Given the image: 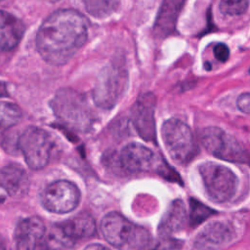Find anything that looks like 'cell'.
Here are the masks:
<instances>
[{
  "label": "cell",
  "mask_w": 250,
  "mask_h": 250,
  "mask_svg": "<svg viewBox=\"0 0 250 250\" xmlns=\"http://www.w3.org/2000/svg\"><path fill=\"white\" fill-rule=\"evenodd\" d=\"M24 29V24L18 18L0 11V51L14 49L20 43Z\"/></svg>",
  "instance_id": "e0dca14e"
},
{
  "label": "cell",
  "mask_w": 250,
  "mask_h": 250,
  "mask_svg": "<svg viewBox=\"0 0 250 250\" xmlns=\"http://www.w3.org/2000/svg\"><path fill=\"white\" fill-rule=\"evenodd\" d=\"M198 171L205 191L213 201L224 203L233 196L237 177L230 169L215 162H205L198 166Z\"/></svg>",
  "instance_id": "52a82bcc"
},
{
  "label": "cell",
  "mask_w": 250,
  "mask_h": 250,
  "mask_svg": "<svg viewBox=\"0 0 250 250\" xmlns=\"http://www.w3.org/2000/svg\"><path fill=\"white\" fill-rule=\"evenodd\" d=\"M215 211L200 202L195 198L189 199V212H188V223L190 227L195 228L201 223L206 221Z\"/></svg>",
  "instance_id": "7402d4cb"
},
{
  "label": "cell",
  "mask_w": 250,
  "mask_h": 250,
  "mask_svg": "<svg viewBox=\"0 0 250 250\" xmlns=\"http://www.w3.org/2000/svg\"><path fill=\"white\" fill-rule=\"evenodd\" d=\"M0 250H6V243L2 235H0Z\"/></svg>",
  "instance_id": "83f0119b"
},
{
  "label": "cell",
  "mask_w": 250,
  "mask_h": 250,
  "mask_svg": "<svg viewBox=\"0 0 250 250\" xmlns=\"http://www.w3.org/2000/svg\"><path fill=\"white\" fill-rule=\"evenodd\" d=\"M249 0H220L219 10L226 16H240L246 13Z\"/></svg>",
  "instance_id": "603a6c76"
},
{
  "label": "cell",
  "mask_w": 250,
  "mask_h": 250,
  "mask_svg": "<svg viewBox=\"0 0 250 250\" xmlns=\"http://www.w3.org/2000/svg\"><path fill=\"white\" fill-rule=\"evenodd\" d=\"M88 37L86 19L77 11L62 9L51 14L36 34V48L50 64L69 62L82 48Z\"/></svg>",
  "instance_id": "6da1fadb"
},
{
  "label": "cell",
  "mask_w": 250,
  "mask_h": 250,
  "mask_svg": "<svg viewBox=\"0 0 250 250\" xmlns=\"http://www.w3.org/2000/svg\"><path fill=\"white\" fill-rule=\"evenodd\" d=\"M80 202V190L69 181L61 180L50 184L43 191L42 204L52 213L64 214L74 210Z\"/></svg>",
  "instance_id": "9c48e42d"
},
{
  "label": "cell",
  "mask_w": 250,
  "mask_h": 250,
  "mask_svg": "<svg viewBox=\"0 0 250 250\" xmlns=\"http://www.w3.org/2000/svg\"><path fill=\"white\" fill-rule=\"evenodd\" d=\"M73 244L74 240L65 235L59 225H55L48 233L46 232L44 246L48 250H70Z\"/></svg>",
  "instance_id": "ffe728a7"
},
{
  "label": "cell",
  "mask_w": 250,
  "mask_h": 250,
  "mask_svg": "<svg viewBox=\"0 0 250 250\" xmlns=\"http://www.w3.org/2000/svg\"><path fill=\"white\" fill-rule=\"evenodd\" d=\"M201 144L213 156L229 162L250 164V151L233 136L215 126L205 128Z\"/></svg>",
  "instance_id": "5b68a950"
},
{
  "label": "cell",
  "mask_w": 250,
  "mask_h": 250,
  "mask_svg": "<svg viewBox=\"0 0 250 250\" xmlns=\"http://www.w3.org/2000/svg\"><path fill=\"white\" fill-rule=\"evenodd\" d=\"M119 162L121 167L129 173L146 172L154 167L156 156L147 146L131 143L121 149Z\"/></svg>",
  "instance_id": "4fadbf2b"
},
{
  "label": "cell",
  "mask_w": 250,
  "mask_h": 250,
  "mask_svg": "<svg viewBox=\"0 0 250 250\" xmlns=\"http://www.w3.org/2000/svg\"><path fill=\"white\" fill-rule=\"evenodd\" d=\"M47 1H49V2H57L59 0H47Z\"/></svg>",
  "instance_id": "f1b7e54d"
},
{
  "label": "cell",
  "mask_w": 250,
  "mask_h": 250,
  "mask_svg": "<svg viewBox=\"0 0 250 250\" xmlns=\"http://www.w3.org/2000/svg\"><path fill=\"white\" fill-rule=\"evenodd\" d=\"M234 239L233 228L228 222L215 221L206 225L195 236L197 250H219Z\"/></svg>",
  "instance_id": "7c38bea8"
},
{
  "label": "cell",
  "mask_w": 250,
  "mask_h": 250,
  "mask_svg": "<svg viewBox=\"0 0 250 250\" xmlns=\"http://www.w3.org/2000/svg\"><path fill=\"white\" fill-rule=\"evenodd\" d=\"M18 146L30 169L40 170L48 164L52 142L47 131L35 126L25 128L19 137Z\"/></svg>",
  "instance_id": "ba28073f"
},
{
  "label": "cell",
  "mask_w": 250,
  "mask_h": 250,
  "mask_svg": "<svg viewBox=\"0 0 250 250\" xmlns=\"http://www.w3.org/2000/svg\"><path fill=\"white\" fill-rule=\"evenodd\" d=\"M51 107L62 122L77 131L89 130L94 122L86 98L75 90L69 88L59 90L51 101Z\"/></svg>",
  "instance_id": "3957f363"
},
{
  "label": "cell",
  "mask_w": 250,
  "mask_h": 250,
  "mask_svg": "<svg viewBox=\"0 0 250 250\" xmlns=\"http://www.w3.org/2000/svg\"><path fill=\"white\" fill-rule=\"evenodd\" d=\"M100 227L104 239L118 249L149 250L155 241L146 229L134 225L118 212L107 213Z\"/></svg>",
  "instance_id": "7a4b0ae2"
},
{
  "label": "cell",
  "mask_w": 250,
  "mask_h": 250,
  "mask_svg": "<svg viewBox=\"0 0 250 250\" xmlns=\"http://www.w3.org/2000/svg\"><path fill=\"white\" fill-rule=\"evenodd\" d=\"M21 118V111L16 104L0 101V133L17 125Z\"/></svg>",
  "instance_id": "44dd1931"
},
{
  "label": "cell",
  "mask_w": 250,
  "mask_h": 250,
  "mask_svg": "<svg viewBox=\"0 0 250 250\" xmlns=\"http://www.w3.org/2000/svg\"><path fill=\"white\" fill-rule=\"evenodd\" d=\"M187 0H162L153 25V33L158 38L171 35L175 29L179 15Z\"/></svg>",
  "instance_id": "9a60e30c"
},
{
  "label": "cell",
  "mask_w": 250,
  "mask_h": 250,
  "mask_svg": "<svg viewBox=\"0 0 250 250\" xmlns=\"http://www.w3.org/2000/svg\"><path fill=\"white\" fill-rule=\"evenodd\" d=\"M59 226L64 234L72 240L91 237L97 231L95 219L87 212L79 213Z\"/></svg>",
  "instance_id": "ac0fdd59"
},
{
  "label": "cell",
  "mask_w": 250,
  "mask_h": 250,
  "mask_svg": "<svg viewBox=\"0 0 250 250\" xmlns=\"http://www.w3.org/2000/svg\"><path fill=\"white\" fill-rule=\"evenodd\" d=\"M249 73H250V68H249Z\"/></svg>",
  "instance_id": "f546056e"
},
{
  "label": "cell",
  "mask_w": 250,
  "mask_h": 250,
  "mask_svg": "<svg viewBox=\"0 0 250 250\" xmlns=\"http://www.w3.org/2000/svg\"><path fill=\"white\" fill-rule=\"evenodd\" d=\"M0 1H1V0H0Z\"/></svg>",
  "instance_id": "4dcf8cb0"
},
{
  "label": "cell",
  "mask_w": 250,
  "mask_h": 250,
  "mask_svg": "<svg viewBox=\"0 0 250 250\" xmlns=\"http://www.w3.org/2000/svg\"><path fill=\"white\" fill-rule=\"evenodd\" d=\"M236 105L243 113L250 114V93L241 94L236 100Z\"/></svg>",
  "instance_id": "d4e9b609"
},
{
  "label": "cell",
  "mask_w": 250,
  "mask_h": 250,
  "mask_svg": "<svg viewBox=\"0 0 250 250\" xmlns=\"http://www.w3.org/2000/svg\"><path fill=\"white\" fill-rule=\"evenodd\" d=\"M0 187L14 198L23 197L29 189V178L19 164L11 163L0 169Z\"/></svg>",
  "instance_id": "5bb4252c"
},
{
  "label": "cell",
  "mask_w": 250,
  "mask_h": 250,
  "mask_svg": "<svg viewBox=\"0 0 250 250\" xmlns=\"http://www.w3.org/2000/svg\"><path fill=\"white\" fill-rule=\"evenodd\" d=\"M161 136L170 157L180 165L190 162L197 153V146L190 128L177 118L166 120L161 127Z\"/></svg>",
  "instance_id": "277c9868"
},
{
  "label": "cell",
  "mask_w": 250,
  "mask_h": 250,
  "mask_svg": "<svg viewBox=\"0 0 250 250\" xmlns=\"http://www.w3.org/2000/svg\"><path fill=\"white\" fill-rule=\"evenodd\" d=\"M188 221V213L182 199L172 201L163 214L159 226L158 233L160 237H170L173 233L182 230Z\"/></svg>",
  "instance_id": "2e32d148"
},
{
  "label": "cell",
  "mask_w": 250,
  "mask_h": 250,
  "mask_svg": "<svg viewBox=\"0 0 250 250\" xmlns=\"http://www.w3.org/2000/svg\"><path fill=\"white\" fill-rule=\"evenodd\" d=\"M156 99L153 94L146 93L139 97L131 110L133 125L139 135L147 142L155 140V110Z\"/></svg>",
  "instance_id": "8fae6325"
},
{
  "label": "cell",
  "mask_w": 250,
  "mask_h": 250,
  "mask_svg": "<svg viewBox=\"0 0 250 250\" xmlns=\"http://www.w3.org/2000/svg\"><path fill=\"white\" fill-rule=\"evenodd\" d=\"M7 95H8L7 86H6V84L4 82L0 81V98L4 97V96H7Z\"/></svg>",
  "instance_id": "4316f807"
},
{
  "label": "cell",
  "mask_w": 250,
  "mask_h": 250,
  "mask_svg": "<svg viewBox=\"0 0 250 250\" xmlns=\"http://www.w3.org/2000/svg\"><path fill=\"white\" fill-rule=\"evenodd\" d=\"M46 228L35 216L21 220L14 231V250H41L45 245Z\"/></svg>",
  "instance_id": "30bf717a"
},
{
  "label": "cell",
  "mask_w": 250,
  "mask_h": 250,
  "mask_svg": "<svg viewBox=\"0 0 250 250\" xmlns=\"http://www.w3.org/2000/svg\"><path fill=\"white\" fill-rule=\"evenodd\" d=\"M85 10L97 19H104L115 12L119 0H82Z\"/></svg>",
  "instance_id": "d6986e66"
},
{
  "label": "cell",
  "mask_w": 250,
  "mask_h": 250,
  "mask_svg": "<svg viewBox=\"0 0 250 250\" xmlns=\"http://www.w3.org/2000/svg\"><path fill=\"white\" fill-rule=\"evenodd\" d=\"M128 83V72L119 63L105 66L100 73L93 91L96 105L103 109L112 108L122 97Z\"/></svg>",
  "instance_id": "8992f818"
},
{
  "label": "cell",
  "mask_w": 250,
  "mask_h": 250,
  "mask_svg": "<svg viewBox=\"0 0 250 250\" xmlns=\"http://www.w3.org/2000/svg\"><path fill=\"white\" fill-rule=\"evenodd\" d=\"M213 53H214L216 59L222 62H225L229 60V49L225 43L217 44L213 49Z\"/></svg>",
  "instance_id": "cb8c5ba5"
},
{
  "label": "cell",
  "mask_w": 250,
  "mask_h": 250,
  "mask_svg": "<svg viewBox=\"0 0 250 250\" xmlns=\"http://www.w3.org/2000/svg\"><path fill=\"white\" fill-rule=\"evenodd\" d=\"M83 250H110V249L102 245V244L94 243V244H90V245L86 246Z\"/></svg>",
  "instance_id": "484cf974"
}]
</instances>
